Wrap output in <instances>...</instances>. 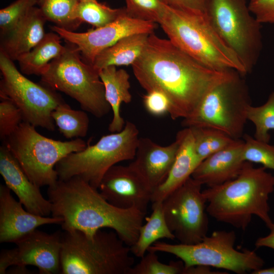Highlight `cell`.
<instances>
[{
	"label": "cell",
	"instance_id": "cell-3",
	"mask_svg": "<svg viewBox=\"0 0 274 274\" xmlns=\"http://www.w3.org/2000/svg\"><path fill=\"white\" fill-rule=\"evenodd\" d=\"M266 169L246 161L236 178L202 190L208 214L242 230L247 228L253 216L268 226L272 222L268 200L274 191V176Z\"/></svg>",
	"mask_w": 274,
	"mask_h": 274
},
{
	"label": "cell",
	"instance_id": "cell-5",
	"mask_svg": "<svg viewBox=\"0 0 274 274\" xmlns=\"http://www.w3.org/2000/svg\"><path fill=\"white\" fill-rule=\"evenodd\" d=\"M130 248L114 231L92 236L78 230L62 233V274H129L134 265Z\"/></svg>",
	"mask_w": 274,
	"mask_h": 274
},
{
	"label": "cell",
	"instance_id": "cell-41",
	"mask_svg": "<svg viewBox=\"0 0 274 274\" xmlns=\"http://www.w3.org/2000/svg\"><path fill=\"white\" fill-rule=\"evenodd\" d=\"M219 273L211 270L210 266L204 265H195L187 268L184 267L183 274H212Z\"/></svg>",
	"mask_w": 274,
	"mask_h": 274
},
{
	"label": "cell",
	"instance_id": "cell-38",
	"mask_svg": "<svg viewBox=\"0 0 274 274\" xmlns=\"http://www.w3.org/2000/svg\"><path fill=\"white\" fill-rule=\"evenodd\" d=\"M248 6L260 23H274V0H250Z\"/></svg>",
	"mask_w": 274,
	"mask_h": 274
},
{
	"label": "cell",
	"instance_id": "cell-43",
	"mask_svg": "<svg viewBox=\"0 0 274 274\" xmlns=\"http://www.w3.org/2000/svg\"><path fill=\"white\" fill-rule=\"evenodd\" d=\"M46 0H38V4L41 6Z\"/></svg>",
	"mask_w": 274,
	"mask_h": 274
},
{
	"label": "cell",
	"instance_id": "cell-11",
	"mask_svg": "<svg viewBox=\"0 0 274 274\" xmlns=\"http://www.w3.org/2000/svg\"><path fill=\"white\" fill-rule=\"evenodd\" d=\"M205 14L216 32L239 58L247 73L262 48L261 23L246 0H208Z\"/></svg>",
	"mask_w": 274,
	"mask_h": 274
},
{
	"label": "cell",
	"instance_id": "cell-39",
	"mask_svg": "<svg viewBox=\"0 0 274 274\" xmlns=\"http://www.w3.org/2000/svg\"><path fill=\"white\" fill-rule=\"evenodd\" d=\"M165 5L178 10L205 14L208 0H161Z\"/></svg>",
	"mask_w": 274,
	"mask_h": 274
},
{
	"label": "cell",
	"instance_id": "cell-19",
	"mask_svg": "<svg viewBox=\"0 0 274 274\" xmlns=\"http://www.w3.org/2000/svg\"><path fill=\"white\" fill-rule=\"evenodd\" d=\"M179 147V140L161 146L148 138H140L134 161L130 164L141 175L153 193L167 178ZM153 194V193H152Z\"/></svg>",
	"mask_w": 274,
	"mask_h": 274
},
{
	"label": "cell",
	"instance_id": "cell-34",
	"mask_svg": "<svg viewBox=\"0 0 274 274\" xmlns=\"http://www.w3.org/2000/svg\"><path fill=\"white\" fill-rule=\"evenodd\" d=\"M38 4V0H17L0 10L1 36L12 30Z\"/></svg>",
	"mask_w": 274,
	"mask_h": 274
},
{
	"label": "cell",
	"instance_id": "cell-27",
	"mask_svg": "<svg viewBox=\"0 0 274 274\" xmlns=\"http://www.w3.org/2000/svg\"><path fill=\"white\" fill-rule=\"evenodd\" d=\"M52 117L59 131L65 138L78 139L87 135L89 119L85 111L74 110L63 101L53 111Z\"/></svg>",
	"mask_w": 274,
	"mask_h": 274
},
{
	"label": "cell",
	"instance_id": "cell-36",
	"mask_svg": "<svg viewBox=\"0 0 274 274\" xmlns=\"http://www.w3.org/2000/svg\"><path fill=\"white\" fill-rule=\"evenodd\" d=\"M0 97V138L3 141L16 130L23 118L21 111L11 100Z\"/></svg>",
	"mask_w": 274,
	"mask_h": 274
},
{
	"label": "cell",
	"instance_id": "cell-1",
	"mask_svg": "<svg viewBox=\"0 0 274 274\" xmlns=\"http://www.w3.org/2000/svg\"><path fill=\"white\" fill-rule=\"evenodd\" d=\"M134 75L147 92H163L175 120L188 117L205 94L233 71L209 68L181 50L169 39L149 34L146 47L131 65Z\"/></svg>",
	"mask_w": 274,
	"mask_h": 274
},
{
	"label": "cell",
	"instance_id": "cell-31",
	"mask_svg": "<svg viewBox=\"0 0 274 274\" xmlns=\"http://www.w3.org/2000/svg\"><path fill=\"white\" fill-rule=\"evenodd\" d=\"M247 120L255 127L254 138L260 141L269 143V131L274 130V91L269 95L266 101L261 106H250L247 113Z\"/></svg>",
	"mask_w": 274,
	"mask_h": 274
},
{
	"label": "cell",
	"instance_id": "cell-16",
	"mask_svg": "<svg viewBox=\"0 0 274 274\" xmlns=\"http://www.w3.org/2000/svg\"><path fill=\"white\" fill-rule=\"evenodd\" d=\"M98 189L110 203L121 209H136L146 212L153 192L130 164L115 165L104 176Z\"/></svg>",
	"mask_w": 274,
	"mask_h": 274
},
{
	"label": "cell",
	"instance_id": "cell-7",
	"mask_svg": "<svg viewBox=\"0 0 274 274\" xmlns=\"http://www.w3.org/2000/svg\"><path fill=\"white\" fill-rule=\"evenodd\" d=\"M79 53L75 45L68 43L64 52L50 62L41 81L75 99L83 110L101 118L111 109L104 84L99 72L81 58Z\"/></svg>",
	"mask_w": 274,
	"mask_h": 274
},
{
	"label": "cell",
	"instance_id": "cell-12",
	"mask_svg": "<svg viewBox=\"0 0 274 274\" xmlns=\"http://www.w3.org/2000/svg\"><path fill=\"white\" fill-rule=\"evenodd\" d=\"M13 61L0 51V97L9 98L18 107L23 121L54 131L55 124L52 113L64 101L56 90L25 77Z\"/></svg>",
	"mask_w": 274,
	"mask_h": 274
},
{
	"label": "cell",
	"instance_id": "cell-35",
	"mask_svg": "<svg viewBox=\"0 0 274 274\" xmlns=\"http://www.w3.org/2000/svg\"><path fill=\"white\" fill-rule=\"evenodd\" d=\"M126 14L130 17L158 23L165 4L161 0H125Z\"/></svg>",
	"mask_w": 274,
	"mask_h": 274
},
{
	"label": "cell",
	"instance_id": "cell-29",
	"mask_svg": "<svg viewBox=\"0 0 274 274\" xmlns=\"http://www.w3.org/2000/svg\"><path fill=\"white\" fill-rule=\"evenodd\" d=\"M79 0H46L40 6L47 20L57 26L73 31L81 22L76 17V10Z\"/></svg>",
	"mask_w": 274,
	"mask_h": 274
},
{
	"label": "cell",
	"instance_id": "cell-10",
	"mask_svg": "<svg viewBox=\"0 0 274 274\" xmlns=\"http://www.w3.org/2000/svg\"><path fill=\"white\" fill-rule=\"evenodd\" d=\"M235 241L234 231L218 230L194 244H174L157 241L149 248L148 251L172 254L183 262L185 268L204 265L237 274L262 268L264 260L253 251L235 249Z\"/></svg>",
	"mask_w": 274,
	"mask_h": 274
},
{
	"label": "cell",
	"instance_id": "cell-13",
	"mask_svg": "<svg viewBox=\"0 0 274 274\" xmlns=\"http://www.w3.org/2000/svg\"><path fill=\"white\" fill-rule=\"evenodd\" d=\"M201 186L191 177L162 201L166 223L179 243L196 244L207 235L208 214Z\"/></svg>",
	"mask_w": 274,
	"mask_h": 274
},
{
	"label": "cell",
	"instance_id": "cell-15",
	"mask_svg": "<svg viewBox=\"0 0 274 274\" xmlns=\"http://www.w3.org/2000/svg\"><path fill=\"white\" fill-rule=\"evenodd\" d=\"M156 27V23L129 16L124 8V12L114 21L86 32H77L57 25L50 28L67 43L75 45L83 59L92 64L98 54L120 39L136 33H151Z\"/></svg>",
	"mask_w": 274,
	"mask_h": 274
},
{
	"label": "cell",
	"instance_id": "cell-20",
	"mask_svg": "<svg viewBox=\"0 0 274 274\" xmlns=\"http://www.w3.org/2000/svg\"><path fill=\"white\" fill-rule=\"evenodd\" d=\"M244 145L243 140H236L227 147L210 155L201 162L191 177L208 187L234 179L246 162L243 158Z\"/></svg>",
	"mask_w": 274,
	"mask_h": 274
},
{
	"label": "cell",
	"instance_id": "cell-42",
	"mask_svg": "<svg viewBox=\"0 0 274 274\" xmlns=\"http://www.w3.org/2000/svg\"><path fill=\"white\" fill-rule=\"evenodd\" d=\"M252 274H274V266L263 268H261L251 272Z\"/></svg>",
	"mask_w": 274,
	"mask_h": 274
},
{
	"label": "cell",
	"instance_id": "cell-26",
	"mask_svg": "<svg viewBox=\"0 0 274 274\" xmlns=\"http://www.w3.org/2000/svg\"><path fill=\"white\" fill-rule=\"evenodd\" d=\"M152 209L151 214L146 218V223L140 228L136 241L130 247L132 254L138 258H142L149 248L159 239L176 238L165 219L162 201L152 202Z\"/></svg>",
	"mask_w": 274,
	"mask_h": 274
},
{
	"label": "cell",
	"instance_id": "cell-25",
	"mask_svg": "<svg viewBox=\"0 0 274 274\" xmlns=\"http://www.w3.org/2000/svg\"><path fill=\"white\" fill-rule=\"evenodd\" d=\"M61 38L56 32L45 33L41 41L31 50L17 59L21 72L26 75L41 76L50 62L65 51V46L61 45Z\"/></svg>",
	"mask_w": 274,
	"mask_h": 274
},
{
	"label": "cell",
	"instance_id": "cell-8",
	"mask_svg": "<svg viewBox=\"0 0 274 274\" xmlns=\"http://www.w3.org/2000/svg\"><path fill=\"white\" fill-rule=\"evenodd\" d=\"M36 127L22 122L2 141L16 158L30 180L40 188L54 185L58 177L57 163L71 153L87 147L81 138L69 141L55 140L39 133Z\"/></svg>",
	"mask_w": 274,
	"mask_h": 274
},
{
	"label": "cell",
	"instance_id": "cell-17",
	"mask_svg": "<svg viewBox=\"0 0 274 274\" xmlns=\"http://www.w3.org/2000/svg\"><path fill=\"white\" fill-rule=\"evenodd\" d=\"M5 185H0V242L16 243L42 225L61 224L60 217L32 214L12 195Z\"/></svg>",
	"mask_w": 274,
	"mask_h": 274
},
{
	"label": "cell",
	"instance_id": "cell-2",
	"mask_svg": "<svg viewBox=\"0 0 274 274\" xmlns=\"http://www.w3.org/2000/svg\"><path fill=\"white\" fill-rule=\"evenodd\" d=\"M51 216L62 219L63 231L78 230L92 236L111 228L129 247L136 241L146 212L119 208L107 201L98 189L79 177L58 179L47 190Z\"/></svg>",
	"mask_w": 274,
	"mask_h": 274
},
{
	"label": "cell",
	"instance_id": "cell-21",
	"mask_svg": "<svg viewBox=\"0 0 274 274\" xmlns=\"http://www.w3.org/2000/svg\"><path fill=\"white\" fill-rule=\"evenodd\" d=\"M179 147L173 165L165 181L153 192L151 202L163 201L191 177L201 163L195 150L191 131L184 127L177 134Z\"/></svg>",
	"mask_w": 274,
	"mask_h": 274
},
{
	"label": "cell",
	"instance_id": "cell-32",
	"mask_svg": "<svg viewBox=\"0 0 274 274\" xmlns=\"http://www.w3.org/2000/svg\"><path fill=\"white\" fill-rule=\"evenodd\" d=\"M243 158L245 161L260 163L274 170V146L258 141L247 134L243 135Z\"/></svg>",
	"mask_w": 274,
	"mask_h": 274
},
{
	"label": "cell",
	"instance_id": "cell-23",
	"mask_svg": "<svg viewBox=\"0 0 274 274\" xmlns=\"http://www.w3.org/2000/svg\"><path fill=\"white\" fill-rule=\"evenodd\" d=\"M99 77L105 90V96L113 112V118L108 129L111 133L121 131L126 122L121 115L122 103H129L132 99L130 92V76L124 69L117 70L110 66L101 70Z\"/></svg>",
	"mask_w": 274,
	"mask_h": 274
},
{
	"label": "cell",
	"instance_id": "cell-14",
	"mask_svg": "<svg viewBox=\"0 0 274 274\" xmlns=\"http://www.w3.org/2000/svg\"><path fill=\"white\" fill-rule=\"evenodd\" d=\"M62 233H52L36 229L16 243L11 249L0 254V274L12 266H34L41 274L61 272Z\"/></svg>",
	"mask_w": 274,
	"mask_h": 274
},
{
	"label": "cell",
	"instance_id": "cell-40",
	"mask_svg": "<svg viewBox=\"0 0 274 274\" xmlns=\"http://www.w3.org/2000/svg\"><path fill=\"white\" fill-rule=\"evenodd\" d=\"M269 233L266 236L259 237L255 243L256 248L266 247L274 250V222L267 227Z\"/></svg>",
	"mask_w": 274,
	"mask_h": 274
},
{
	"label": "cell",
	"instance_id": "cell-24",
	"mask_svg": "<svg viewBox=\"0 0 274 274\" xmlns=\"http://www.w3.org/2000/svg\"><path fill=\"white\" fill-rule=\"evenodd\" d=\"M149 34L136 33L120 39L98 54L92 65L99 72L110 66L131 65L143 52Z\"/></svg>",
	"mask_w": 274,
	"mask_h": 274
},
{
	"label": "cell",
	"instance_id": "cell-6",
	"mask_svg": "<svg viewBox=\"0 0 274 274\" xmlns=\"http://www.w3.org/2000/svg\"><path fill=\"white\" fill-rule=\"evenodd\" d=\"M243 75L233 71L203 96L196 108L183 119L184 127H203L220 130L235 140L243 136L251 106Z\"/></svg>",
	"mask_w": 274,
	"mask_h": 274
},
{
	"label": "cell",
	"instance_id": "cell-28",
	"mask_svg": "<svg viewBox=\"0 0 274 274\" xmlns=\"http://www.w3.org/2000/svg\"><path fill=\"white\" fill-rule=\"evenodd\" d=\"M195 152L201 161L227 147L236 140L226 133L212 128L190 127Z\"/></svg>",
	"mask_w": 274,
	"mask_h": 274
},
{
	"label": "cell",
	"instance_id": "cell-22",
	"mask_svg": "<svg viewBox=\"0 0 274 274\" xmlns=\"http://www.w3.org/2000/svg\"><path fill=\"white\" fill-rule=\"evenodd\" d=\"M46 20L40 8L32 7L12 30L1 36L0 51L12 60H17L43 38Z\"/></svg>",
	"mask_w": 274,
	"mask_h": 274
},
{
	"label": "cell",
	"instance_id": "cell-33",
	"mask_svg": "<svg viewBox=\"0 0 274 274\" xmlns=\"http://www.w3.org/2000/svg\"><path fill=\"white\" fill-rule=\"evenodd\" d=\"M140 261L134 265L129 274H183L184 264L181 260L165 264L159 261L156 252L148 251Z\"/></svg>",
	"mask_w": 274,
	"mask_h": 274
},
{
	"label": "cell",
	"instance_id": "cell-44",
	"mask_svg": "<svg viewBox=\"0 0 274 274\" xmlns=\"http://www.w3.org/2000/svg\"><path fill=\"white\" fill-rule=\"evenodd\" d=\"M80 1H88V0H79Z\"/></svg>",
	"mask_w": 274,
	"mask_h": 274
},
{
	"label": "cell",
	"instance_id": "cell-30",
	"mask_svg": "<svg viewBox=\"0 0 274 274\" xmlns=\"http://www.w3.org/2000/svg\"><path fill=\"white\" fill-rule=\"evenodd\" d=\"M124 11V8L113 9L96 0L80 1L76 10V19L96 28L102 27L115 20Z\"/></svg>",
	"mask_w": 274,
	"mask_h": 274
},
{
	"label": "cell",
	"instance_id": "cell-37",
	"mask_svg": "<svg viewBox=\"0 0 274 274\" xmlns=\"http://www.w3.org/2000/svg\"><path fill=\"white\" fill-rule=\"evenodd\" d=\"M143 104L145 109L155 116H162L169 114L170 102L167 96L158 90L147 92L143 96Z\"/></svg>",
	"mask_w": 274,
	"mask_h": 274
},
{
	"label": "cell",
	"instance_id": "cell-4",
	"mask_svg": "<svg viewBox=\"0 0 274 274\" xmlns=\"http://www.w3.org/2000/svg\"><path fill=\"white\" fill-rule=\"evenodd\" d=\"M168 39L202 65L214 70L247 71L209 22L205 14L178 10L165 5L158 23Z\"/></svg>",
	"mask_w": 274,
	"mask_h": 274
},
{
	"label": "cell",
	"instance_id": "cell-9",
	"mask_svg": "<svg viewBox=\"0 0 274 274\" xmlns=\"http://www.w3.org/2000/svg\"><path fill=\"white\" fill-rule=\"evenodd\" d=\"M139 130L130 121L123 129L103 135L92 145L71 153L55 166L58 179L79 177L97 188L106 173L117 163L133 159L139 142Z\"/></svg>",
	"mask_w": 274,
	"mask_h": 274
},
{
	"label": "cell",
	"instance_id": "cell-18",
	"mask_svg": "<svg viewBox=\"0 0 274 274\" xmlns=\"http://www.w3.org/2000/svg\"><path fill=\"white\" fill-rule=\"evenodd\" d=\"M0 174L5 185L13 191L25 209L42 216L51 215V203L32 182L11 152L2 143L0 147Z\"/></svg>",
	"mask_w": 274,
	"mask_h": 274
}]
</instances>
